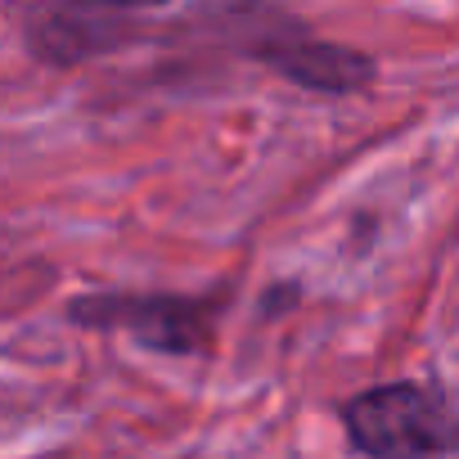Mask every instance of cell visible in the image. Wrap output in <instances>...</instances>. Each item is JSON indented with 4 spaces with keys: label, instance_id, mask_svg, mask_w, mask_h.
Wrapping results in <instances>:
<instances>
[{
    "label": "cell",
    "instance_id": "277c9868",
    "mask_svg": "<svg viewBox=\"0 0 459 459\" xmlns=\"http://www.w3.org/2000/svg\"><path fill=\"white\" fill-rule=\"evenodd\" d=\"M248 59L257 68H266L271 77H280L307 95H320V100H351V95L374 91V82H378L374 55H365L347 41L316 37L298 19L257 32L248 41Z\"/></svg>",
    "mask_w": 459,
    "mask_h": 459
},
{
    "label": "cell",
    "instance_id": "3957f363",
    "mask_svg": "<svg viewBox=\"0 0 459 459\" xmlns=\"http://www.w3.org/2000/svg\"><path fill=\"white\" fill-rule=\"evenodd\" d=\"M176 0H32L23 14V46L46 68H82L108 59L144 37V23Z\"/></svg>",
    "mask_w": 459,
    "mask_h": 459
},
{
    "label": "cell",
    "instance_id": "6da1fadb",
    "mask_svg": "<svg viewBox=\"0 0 459 459\" xmlns=\"http://www.w3.org/2000/svg\"><path fill=\"white\" fill-rule=\"evenodd\" d=\"M230 298H235L230 289H203V293L91 289L64 307V320L86 333H126L131 342L158 356L207 360L216 356V333Z\"/></svg>",
    "mask_w": 459,
    "mask_h": 459
},
{
    "label": "cell",
    "instance_id": "7a4b0ae2",
    "mask_svg": "<svg viewBox=\"0 0 459 459\" xmlns=\"http://www.w3.org/2000/svg\"><path fill=\"white\" fill-rule=\"evenodd\" d=\"M342 437L356 455H455L459 450V401L441 383L396 378L374 383L338 405Z\"/></svg>",
    "mask_w": 459,
    "mask_h": 459
}]
</instances>
